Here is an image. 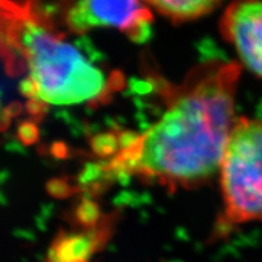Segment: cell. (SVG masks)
<instances>
[{
	"label": "cell",
	"instance_id": "6da1fadb",
	"mask_svg": "<svg viewBox=\"0 0 262 262\" xmlns=\"http://www.w3.org/2000/svg\"><path fill=\"white\" fill-rule=\"evenodd\" d=\"M241 68L237 62H212L195 70L158 122L122 147L112 168L171 187L208 181L220 170L234 126Z\"/></svg>",
	"mask_w": 262,
	"mask_h": 262
},
{
	"label": "cell",
	"instance_id": "7a4b0ae2",
	"mask_svg": "<svg viewBox=\"0 0 262 262\" xmlns=\"http://www.w3.org/2000/svg\"><path fill=\"white\" fill-rule=\"evenodd\" d=\"M2 35L4 47L27 68L22 84L27 96L67 106L107 95L104 74L64 40L37 0H2Z\"/></svg>",
	"mask_w": 262,
	"mask_h": 262
},
{
	"label": "cell",
	"instance_id": "3957f363",
	"mask_svg": "<svg viewBox=\"0 0 262 262\" xmlns=\"http://www.w3.org/2000/svg\"><path fill=\"white\" fill-rule=\"evenodd\" d=\"M226 224L262 221V120H235L220 166Z\"/></svg>",
	"mask_w": 262,
	"mask_h": 262
},
{
	"label": "cell",
	"instance_id": "277c9868",
	"mask_svg": "<svg viewBox=\"0 0 262 262\" xmlns=\"http://www.w3.org/2000/svg\"><path fill=\"white\" fill-rule=\"evenodd\" d=\"M47 14L60 16L74 33L116 28L130 39L143 41L153 19L146 0H37Z\"/></svg>",
	"mask_w": 262,
	"mask_h": 262
},
{
	"label": "cell",
	"instance_id": "5b68a950",
	"mask_svg": "<svg viewBox=\"0 0 262 262\" xmlns=\"http://www.w3.org/2000/svg\"><path fill=\"white\" fill-rule=\"evenodd\" d=\"M221 33L245 68L262 79V0H234L221 19Z\"/></svg>",
	"mask_w": 262,
	"mask_h": 262
},
{
	"label": "cell",
	"instance_id": "8992f818",
	"mask_svg": "<svg viewBox=\"0 0 262 262\" xmlns=\"http://www.w3.org/2000/svg\"><path fill=\"white\" fill-rule=\"evenodd\" d=\"M111 232V224L107 221L80 233L61 232L52 242L45 262H89L107 243Z\"/></svg>",
	"mask_w": 262,
	"mask_h": 262
},
{
	"label": "cell",
	"instance_id": "52a82bcc",
	"mask_svg": "<svg viewBox=\"0 0 262 262\" xmlns=\"http://www.w3.org/2000/svg\"><path fill=\"white\" fill-rule=\"evenodd\" d=\"M160 14L173 21H188L210 12L221 0H146Z\"/></svg>",
	"mask_w": 262,
	"mask_h": 262
}]
</instances>
